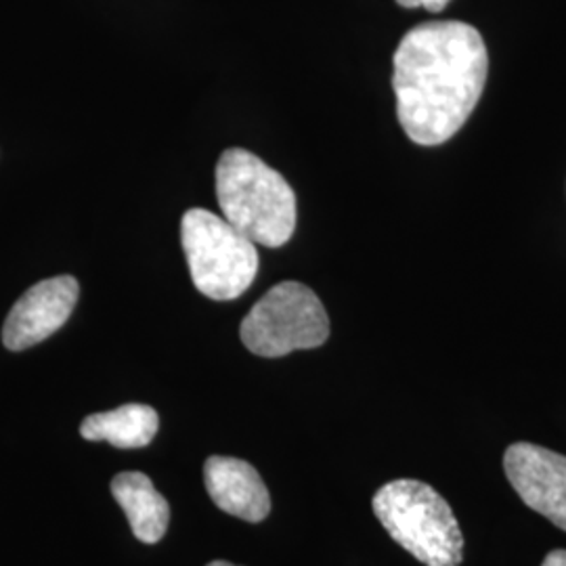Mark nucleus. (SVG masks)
Returning a JSON list of instances; mask_svg holds the SVG:
<instances>
[{
    "label": "nucleus",
    "instance_id": "1a4fd4ad",
    "mask_svg": "<svg viewBox=\"0 0 566 566\" xmlns=\"http://www.w3.org/2000/svg\"><path fill=\"white\" fill-rule=\"evenodd\" d=\"M112 495L120 504L135 537L158 544L170 523V506L143 472H122L112 481Z\"/></svg>",
    "mask_w": 566,
    "mask_h": 566
},
{
    "label": "nucleus",
    "instance_id": "6e6552de",
    "mask_svg": "<svg viewBox=\"0 0 566 566\" xmlns=\"http://www.w3.org/2000/svg\"><path fill=\"white\" fill-rule=\"evenodd\" d=\"M203 481L210 500L227 514L245 523H261L271 512V495L254 465L214 455L203 465Z\"/></svg>",
    "mask_w": 566,
    "mask_h": 566
},
{
    "label": "nucleus",
    "instance_id": "20e7f679",
    "mask_svg": "<svg viewBox=\"0 0 566 566\" xmlns=\"http://www.w3.org/2000/svg\"><path fill=\"white\" fill-rule=\"evenodd\" d=\"M181 243L191 282L212 301H235L256 280V243L210 210L182 214Z\"/></svg>",
    "mask_w": 566,
    "mask_h": 566
},
{
    "label": "nucleus",
    "instance_id": "7ed1b4c3",
    "mask_svg": "<svg viewBox=\"0 0 566 566\" xmlns=\"http://www.w3.org/2000/svg\"><path fill=\"white\" fill-rule=\"evenodd\" d=\"M374 514L388 535L422 565H462V528L432 486L411 479L386 483L374 495Z\"/></svg>",
    "mask_w": 566,
    "mask_h": 566
},
{
    "label": "nucleus",
    "instance_id": "f8f14e48",
    "mask_svg": "<svg viewBox=\"0 0 566 566\" xmlns=\"http://www.w3.org/2000/svg\"><path fill=\"white\" fill-rule=\"evenodd\" d=\"M542 566H566V549H554V552H549Z\"/></svg>",
    "mask_w": 566,
    "mask_h": 566
},
{
    "label": "nucleus",
    "instance_id": "39448f33",
    "mask_svg": "<svg viewBox=\"0 0 566 566\" xmlns=\"http://www.w3.org/2000/svg\"><path fill=\"white\" fill-rule=\"evenodd\" d=\"M240 336L250 353L275 359L322 346L329 338V319L324 303L311 287L282 282L243 317Z\"/></svg>",
    "mask_w": 566,
    "mask_h": 566
},
{
    "label": "nucleus",
    "instance_id": "9d476101",
    "mask_svg": "<svg viewBox=\"0 0 566 566\" xmlns=\"http://www.w3.org/2000/svg\"><path fill=\"white\" fill-rule=\"evenodd\" d=\"M158 426L160 418L154 407L128 403L112 411L88 416L82 422L81 434L86 441H107L118 449H139L154 441Z\"/></svg>",
    "mask_w": 566,
    "mask_h": 566
},
{
    "label": "nucleus",
    "instance_id": "0eeeda50",
    "mask_svg": "<svg viewBox=\"0 0 566 566\" xmlns=\"http://www.w3.org/2000/svg\"><path fill=\"white\" fill-rule=\"evenodd\" d=\"M507 481L526 506L566 531V458L533 443L506 449Z\"/></svg>",
    "mask_w": 566,
    "mask_h": 566
},
{
    "label": "nucleus",
    "instance_id": "f257e3e1",
    "mask_svg": "<svg viewBox=\"0 0 566 566\" xmlns=\"http://www.w3.org/2000/svg\"><path fill=\"white\" fill-rule=\"evenodd\" d=\"M397 118L418 145L447 143L470 118L485 91L489 55L464 21H426L409 30L392 57Z\"/></svg>",
    "mask_w": 566,
    "mask_h": 566
},
{
    "label": "nucleus",
    "instance_id": "9b49d317",
    "mask_svg": "<svg viewBox=\"0 0 566 566\" xmlns=\"http://www.w3.org/2000/svg\"><path fill=\"white\" fill-rule=\"evenodd\" d=\"M405 9H418V7H424L426 11H432V13H439L443 11L447 4L451 0H397Z\"/></svg>",
    "mask_w": 566,
    "mask_h": 566
},
{
    "label": "nucleus",
    "instance_id": "423d86ee",
    "mask_svg": "<svg viewBox=\"0 0 566 566\" xmlns=\"http://www.w3.org/2000/svg\"><path fill=\"white\" fill-rule=\"evenodd\" d=\"M78 294L81 285L72 275H57L32 285L9 311L2 344L18 353L46 340L70 319Z\"/></svg>",
    "mask_w": 566,
    "mask_h": 566
},
{
    "label": "nucleus",
    "instance_id": "f03ea898",
    "mask_svg": "<svg viewBox=\"0 0 566 566\" xmlns=\"http://www.w3.org/2000/svg\"><path fill=\"white\" fill-rule=\"evenodd\" d=\"M217 200L223 219L248 240L282 248L296 229V193L252 151L227 149L217 164Z\"/></svg>",
    "mask_w": 566,
    "mask_h": 566
},
{
    "label": "nucleus",
    "instance_id": "ddd939ff",
    "mask_svg": "<svg viewBox=\"0 0 566 566\" xmlns=\"http://www.w3.org/2000/svg\"><path fill=\"white\" fill-rule=\"evenodd\" d=\"M206 566H235L231 565V563H227V560H214V563H210V565Z\"/></svg>",
    "mask_w": 566,
    "mask_h": 566
}]
</instances>
